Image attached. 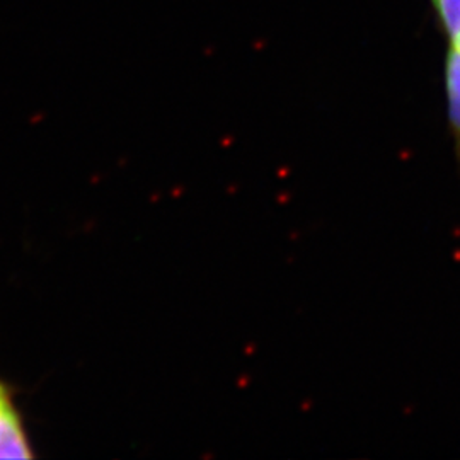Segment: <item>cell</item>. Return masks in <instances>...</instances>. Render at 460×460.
<instances>
[{
	"label": "cell",
	"mask_w": 460,
	"mask_h": 460,
	"mask_svg": "<svg viewBox=\"0 0 460 460\" xmlns=\"http://www.w3.org/2000/svg\"><path fill=\"white\" fill-rule=\"evenodd\" d=\"M22 416L7 384L0 380V459H33Z\"/></svg>",
	"instance_id": "1"
},
{
	"label": "cell",
	"mask_w": 460,
	"mask_h": 460,
	"mask_svg": "<svg viewBox=\"0 0 460 460\" xmlns=\"http://www.w3.org/2000/svg\"><path fill=\"white\" fill-rule=\"evenodd\" d=\"M445 93L447 118L460 163V49H447L445 57Z\"/></svg>",
	"instance_id": "2"
},
{
	"label": "cell",
	"mask_w": 460,
	"mask_h": 460,
	"mask_svg": "<svg viewBox=\"0 0 460 460\" xmlns=\"http://www.w3.org/2000/svg\"><path fill=\"white\" fill-rule=\"evenodd\" d=\"M448 47L460 49V0H431Z\"/></svg>",
	"instance_id": "3"
}]
</instances>
